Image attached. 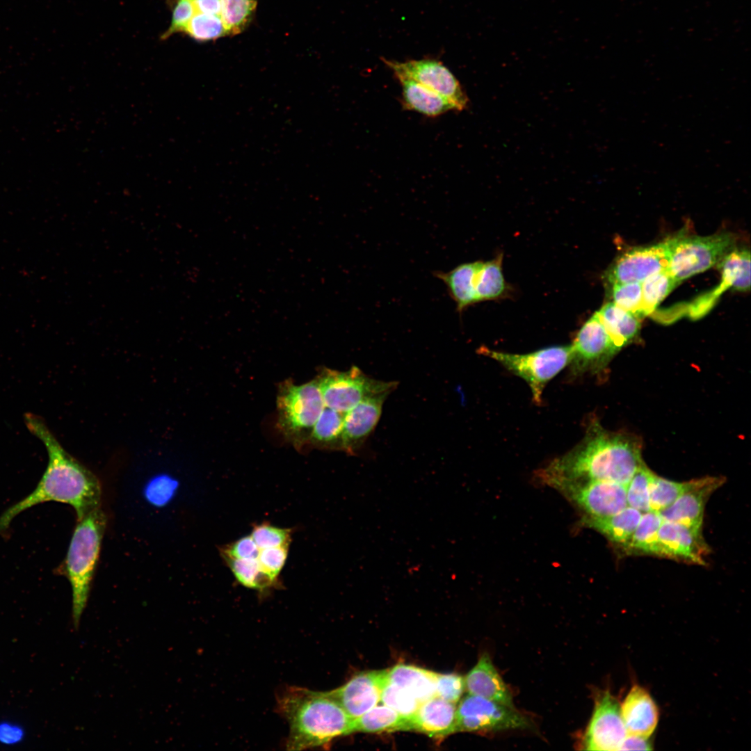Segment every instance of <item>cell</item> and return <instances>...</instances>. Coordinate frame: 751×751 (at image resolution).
Instances as JSON below:
<instances>
[{
	"mask_svg": "<svg viewBox=\"0 0 751 751\" xmlns=\"http://www.w3.org/2000/svg\"><path fill=\"white\" fill-rule=\"evenodd\" d=\"M502 256L482 262L475 279V290L478 301L500 298L506 290L501 269Z\"/></svg>",
	"mask_w": 751,
	"mask_h": 751,
	"instance_id": "cell-32",
	"label": "cell"
},
{
	"mask_svg": "<svg viewBox=\"0 0 751 751\" xmlns=\"http://www.w3.org/2000/svg\"><path fill=\"white\" fill-rule=\"evenodd\" d=\"M652 749L648 738L627 734L619 750H650Z\"/></svg>",
	"mask_w": 751,
	"mask_h": 751,
	"instance_id": "cell-46",
	"label": "cell"
},
{
	"mask_svg": "<svg viewBox=\"0 0 751 751\" xmlns=\"http://www.w3.org/2000/svg\"><path fill=\"white\" fill-rule=\"evenodd\" d=\"M380 702L410 720L421 704L410 693L388 679L382 688Z\"/></svg>",
	"mask_w": 751,
	"mask_h": 751,
	"instance_id": "cell-37",
	"label": "cell"
},
{
	"mask_svg": "<svg viewBox=\"0 0 751 751\" xmlns=\"http://www.w3.org/2000/svg\"><path fill=\"white\" fill-rule=\"evenodd\" d=\"M106 526V517L101 507L78 520L62 565V573L71 586L75 627L88 602Z\"/></svg>",
	"mask_w": 751,
	"mask_h": 751,
	"instance_id": "cell-4",
	"label": "cell"
},
{
	"mask_svg": "<svg viewBox=\"0 0 751 751\" xmlns=\"http://www.w3.org/2000/svg\"><path fill=\"white\" fill-rule=\"evenodd\" d=\"M400 730H410V720L383 704L376 705L360 717L353 719V733H379Z\"/></svg>",
	"mask_w": 751,
	"mask_h": 751,
	"instance_id": "cell-28",
	"label": "cell"
},
{
	"mask_svg": "<svg viewBox=\"0 0 751 751\" xmlns=\"http://www.w3.org/2000/svg\"><path fill=\"white\" fill-rule=\"evenodd\" d=\"M293 529L281 528L265 522L253 526L251 537L259 549L290 546Z\"/></svg>",
	"mask_w": 751,
	"mask_h": 751,
	"instance_id": "cell-40",
	"label": "cell"
},
{
	"mask_svg": "<svg viewBox=\"0 0 751 751\" xmlns=\"http://www.w3.org/2000/svg\"><path fill=\"white\" fill-rule=\"evenodd\" d=\"M316 379L325 405L344 414L366 398L391 393L398 385L370 378L357 366L346 371L325 368Z\"/></svg>",
	"mask_w": 751,
	"mask_h": 751,
	"instance_id": "cell-8",
	"label": "cell"
},
{
	"mask_svg": "<svg viewBox=\"0 0 751 751\" xmlns=\"http://www.w3.org/2000/svg\"><path fill=\"white\" fill-rule=\"evenodd\" d=\"M197 13L220 15V0H193Z\"/></svg>",
	"mask_w": 751,
	"mask_h": 751,
	"instance_id": "cell-47",
	"label": "cell"
},
{
	"mask_svg": "<svg viewBox=\"0 0 751 751\" xmlns=\"http://www.w3.org/2000/svg\"><path fill=\"white\" fill-rule=\"evenodd\" d=\"M642 514L641 512L627 506L620 512L606 517H583L581 523L598 531L612 543L622 547L624 549L629 542Z\"/></svg>",
	"mask_w": 751,
	"mask_h": 751,
	"instance_id": "cell-24",
	"label": "cell"
},
{
	"mask_svg": "<svg viewBox=\"0 0 751 751\" xmlns=\"http://www.w3.org/2000/svg\"><path fill=\"white\" fill-rule=\"evenodd\" d=\"M24 421L45 446L48 464L33 491L0 515V532L8 529L19 513L42 503L68 504L74 509L77 520L100 507L102 487L97 477L64 449L41 417L26 413Z\"/></svg>",
	"mask_w": 751,
	"mask_h": 751,
	"instance_id": "cell-1",
	"label": "cell"
},
{
	"mask_svg": "<svg viewBox=\"0 0 751 751\" xmlns=\"http://www.w3.org/2000/svg\"><path fill=\"white\" fill-rule=\"evenodd\" d=\"M709 552L702 531L663 520L658 532L655 556L704 565Z\"/></svg>",
	"mask_w": 751,
	"mask_h": 751,
	"instance_id": "cell-15",
	"label": "cell"
},
{
	"mask_svg": "<svg viewBox=\"0 0 751 751\" xmlns=\"http://www.w3.org/2000/svg\"><path fill=\"white\" fill-rule=\"evenodd\" d=\"M456 704L435 696L420 704L410 720V730L433 738L456 732Z\"/></svg>",
	"mask_w": 751,
	"mask_h": 751,
	"instance_id": "cell-20",
	"label": "cell"
},
{
	"mask_svg": "<svg viewBox=\"0 0 751 751\" xmlns=\"http://www.w3.org/2000/svg\"><path fill=\"white\" fill-rule=\"evenodd\" d=\"M277 406L278 426L296 446L309 443L325 405L316 379L302 385L286 380L280 385Z\"/></svg>",
	"mask_w": 751,
	"mask_h": 751,
	"instance_id": "cell-5",
	"label": "cell"
},
{
	"mask_svg": "<svg viewBox=\"0 0 751 751\" xmlns=\"http://www.w3.org/2000/svg\"><path fill=\"white\" fill-rule=\"evenodd\" d=\"M481 264L482 261L465 263L449 272L435 273V276L446 285L450 296L456 303L458 312L478 302L475 279Z\"/></svg>",
	"mask_w": 751,
	"mask_h": 751,
	"instance_id": "cell-26",
	"label": "cell"
},
{
	"mask_svg": "<svg viewBox=\"0 0 751 751\" xmlns=\"http://www.w3.org/2000/svg\"><path fill=\"white\" fill-rule=\"evenodd\" d=\"M344 414L325 406L312 429L309 443L318 448L344 451Z\"/></svg>",
	"mask_w": 751,
	"mask_h": 751,
	"instance_id": "cell-30",
	"label": "cell"
},
{
	"mask_svg": "<svg viewBox=\"0 0 751 751\" xmlns=\"http://www.w3.org/2000/svg\"><path fill=\"white\" fill-rule=\"evenodd\" d=\"M220 16L227 34H237L248 25L257 6L256 0H220Z\"/></svg>",
	"mask_w": 751,
	"mask_h": 751,
	"instance_id": "cell-35",
	"label": "cell"
},
{
	"mask_svg": "<svg viewBox=\"0 0 751 751\" xmlns=\"http://www.w3.org/2000/svg\"><path fill=\"white\" fill-rule=\"evenodd\" d=\"M184 32L200 42L216 40L227 34L220 15L200 13L193 15Z\"/></svg>",
	"mask_w": 751,
	"mask_h": 751,
	"instance_id": "cell-38",
	"label": "cell"
},
{
	"mask_svg": "<svg viewBox=\"0 0 751 751\" xmlns=\"http://www.w3.org/2000/svg\"><path fill=\"white\" fill-rule=\"evenodd\" d=\"M390 393L364 398L344 413V451L355 455L376 428L382 414L383 403Z\"/></svg>",
	"mask_w": 751,
	"mask_h": 751,
	"instance_id": "cell-18",
	"label": "cell"
},
{
	"mask_svg": "<svg viewBox=\"0 0 751 751\" xmlns=\"http://www.w3.org/2000/svg\"><path fill=\"white\" fill-rule=\"evenodd\" d=\"M289 546L275 547L259 549L257 559L263 569L269 576L279 580L289 555Z\"/></svg>",
	"mask_w": 751,
	"mask_h": 751,
	"instance_id": "cell-41",
	"label": "cell"
},
{
	"mask_svg": "<svg viewBox=\"0 0 751 751\" xmlns=\"http://www.w3.org/2000/svg\"><path fill=\"white\" fill-rule=\"evenodd\" d=\"M571 349L569 365L574 376L600 373L621 350L597 312L581 328Z\"/></svg>",
	"mask_w": 751,
	"mask_h": 751,
	"instance_id": "cell-11",
	"label": "cell"
},
{
	"mask_svg": "<svg viewBox=\"0 0 751 751\" xmlns=\"http://www.w3.org/2000/svg\"><path fill=\"white\" fill-rule=\"evenodd\" d=\"M695 479L677 482L654 474L649 488L650 510L659 512L673 503L694 485Z\"/></svg>",
	"mask_w": 751,
	"mask_h": 751,
	"instance_id": "cell-34",
	"label": "cell"
},
{
	"mask_svg": "<svg viewBox=\"0 0 751 751\" xmlns=\"http://www.w3.org/2000/svg\"><path fill=\"white\" fill-rule=\"evenodd\" d=\"M437 673L399 663L388 670V680L401 687L420 703L436 696Z\"/></svg>",
	"mask_w": 751,
	"mask_h": 751,
	"instance_id": "cell-25",
	"label": "cell"
},
{
	"mask_svg": "<svg viewBox=\"0 0 751 751\" xmlns=\"http://www.w3.org/2000/svg\"><path fill=\"white\" fill-rule=\"evenodd\" d=\"M396 76L413 79L451 102L456 111L468 106L469 99L454 74L440 61L435 59L410 60L405 62L382 58Z\"/></svg>",
	"mask_w": 751,
	"mask_h": 751,
	"instance_id": "cell-12",
	"label": "cell"
},
{
	"mask_svg": "<svg viewBox=\"0 0 751 751\" xmlns=\"http://www.w3.org/2000/svg\"><path fill=\"white\" fill-rule=\"evenodd\" d=\"M642 442L634 434L605 429L594 419L571 451L537 473L549 485L556 481H609L627 485L644 462Z\"/></svg>",
	"mask_w": 751,
	"mask_h": 751,
	"instance_id": "cell-2",
	"label": "cell"
},
{
	"mask_svg": "<svg viewBox=\"0 0 751 751\" xmlns=\"http://www.w3.org/2000/svg\"><path fill=\"white\" fill-rule=\"evenodd\" d=\"M483 353L524 379L530 387L533 401L539 405L546 384L569 364L572 349L571 346H558L514 354L484 348Z\"/></svg>",
	"mask_w": 751,
	"mask_h": 751,
	"instance_id": "cell-6",
	"label": "cell"
},
{
	"mask_svg": "<svg viewBox=\"0 0 751 751\" xmlns=\"http://www.w3.org/2000/svg\"><path fill=\"white\" fill-rule=\"evenodd\" d=\"M219 551L221 557L244 559L257 558L259 549L249 535L222 546Z\"/></svg>",
	"mask_w": 751,
	"mask_h": 751,
	"instance_id": "cell-44",
	"label": "cell"
},
{
	"mask_svg": "<svg viewBox=\"0 0 751 751\" xmlns=\"http://www.w3.org/2000/svg\"><path fill=\"white\" fill-rule=\"evenodd\" d=\"M724 483L722 477L706 476L695 479L694 485L669 507L659 512L663 520L681 524L702 531L704 512L712 493Z\"/></svg>",
	"mask_w": 751,
	"mask_h": 751,
	"instance_id": "cell-17",
	"label": "cell"
},
{
	"mask_svg": "<svg viewBox=\"0 0 751 751\" xmlns=\"http://www.w3.org/2000/svg\"><path fill=\"white\" fill-rule=\"evenodd\" d=\"M387 679L388 670L362 672L330 692L350 717L355 719L380 702Z\"/></svg>",
	"mask_w": 751,
	"mask_h": 751,
	"instance_id": "cell-16",
	"label": "cell"
},
{
	"mask_svg": "<svg viewBox=\"0 0 751 751\" xmlns=\"http://www.w3.org/2000/svg\"><path fill=\"white\" fill-rule=\"evenodd\" d=\"M627 735L620 704L609 691L599 694L583 737L586 750H619Z\"/></svg>",
	"mask_w": 751,
	"mask_h": 751,
	"instance_id": "cell-14",
	"label": "cell"
},
{
	"mask_svg": "<svg viewBox=\"0 0 751 751\" xmlns=\"http://www.w3.org/2000/svg\"><path fill=\"white\" fill-rule=\"evenodd\" d=\"M734 243V236L728 232L689 237L680 234L666 270L680 283L718 264Z\"/></svg>",
	"mask_w": 751,
	"mask_h": 751,
	"instance_id": "cell-7",
	"label": "cell"
},
{
	"mask_svg": "<svg viewBox=\"0 0 751 751\" xmlns=\"http://www.w3.org/2000/svg\"><path fill=\"white\" fill-rule=\"evenodd\" d=\"M236 581L241 586L266 593L279 588L281 583L261 568L257 558L235 559L222 557Z\"/></svg>",
	"mask_w": 751,
	"mask_h": 751,
	"instance_id": "cell-29",
	"label": "cell"
},
{
	"mask_svg": "<svg viewBox=\"0 0 751 751\" xmlns=\"http://www.w3.org/2000/svg\"><path fill=\"white\" fill-rule=\"evenodd\" d=\"M197 13L193 0H178L173 8L171 24L163 34L161 39H167L172 35L184 32L188 22Z\"/></svg>",
	"mask_w": 751,
	"mask_h": 751,
	"instance_id": "cell-43",
	"label": "cell"
},
{
	"mask_svg": "<svg viewBox=\"0 0 751 751\" xmlns=\"http://www.w3.org/2000/svg\"><path fill=\"white\" fill-rule=\"evenodd\" d=\"M276 708L289 724V750L323 747L353 733V719L330 691L289 686L278 695Z\"/></svg>",
	"mask_w": 751,
	"mask_h": 751,
	"instance_id": "cell-3",
	"label": "cell"
},
{
	"mask_svg": "<svg viewBox=\"0 0 751 751\" xmlns=\"http://www.w3.org/2000/svg\"><path fill=\"white\" fill-rule=\"evenodd\" d=\"M456 717V732H490L533 727L530 718L515 706L471 694L460 700Z\"/></svg>",
	"mask_w": 751,
	"mask_h": 751,
	"instance_id": "cell-9",
	"label": "cell"
},
{
	"mask_svg": "<svg viewBox=\"0 0 751 751\" xmlns=\"http://www.w3.org/2000/svg\"><path fill=\"white\" fill-rule=\"evenodd\" d=\"M581 509L586 517L602 518L625 508L626 485L609 481H556L549 485Z\"/></svg>",
	"mask_w": 751,
	"mask_h": 751,
	"instance_id": "cell-10",
	"label": "cell"
},
{
	"mask_svg": "<svg viewBox=\"0 0 751 751\" xmlns=\"http://www.w3.org/2000/svg\"><path fill=\"white\" fill-rule=\"evenodd\" d=\"M641 283L644 317L652 313L679 284L666 269L647 277Z\"/></svg>",
	"mask_w": 751,
	"mask_h": 751,
	"instance_id": "cell-33",
	"label": "cell"
},
{
	"mask_svg": "<svg viewBox=\"0 0 751 751\" xmlns=\"http://www.w3.org/2000/svg\"><path fill=\"white\" fill-rule=\"evenodd\" d=\"M722 274L720 284L713 291L707 299L713 303L727 289L732 288L738 291H747L750 289V252L749 250L733 249L728 252L718 265Z\"/></svg>",
	"mask_w": 751,
	"mask_h": 751,
	"instance_id": "cell-23",
	"label": "cell"
},
{
	"mask_svg": "<svg viewBox=\"0 0 751 751\" xmlns=\"http://www.w3.org/2000/svg\"><path fill=\"white\" fill-rule=\"evenodd\" d=\"M25 736L24 728L10 721L0 722V743L13 745L21 743Z\"/></svg>",
	"mask_w": 751,
	"mask_h": 751,
	"instance_id": "cell-45",
	"label": "cell"
},
{
	"mask_svg": "<svg viewBox=\"0 0 751 751\" xmlns=\"http://www.w3.org/2000/svg\"><path fill=\"white\" fill-rule=\"evenodd\" d=\"M611 285L613 302L640 319L644 318L641 282H620Z\"/></svg>",
	"mask_w": 751,
	"mask_h": 751,
	"instance_id": "cell-39",
	"label": "cell"
},
{
	"mask_svg": "<svg viewBox=\"0 0 751 751\" xmlns=\"http://www.w3.org/2000/svg\"><path fill=\"white\" fill-rule=\"evenodd\" d=\"M627 734L649 738L658 725V707L647 690L633 685L620 704Z\"/></svg>",
	"mask_w": 751,
	"mask_h": 751,
	"instance_id": "cell-19",
	"label": "cell"
},
{
	"mask_svg": "<svg viewBox=\"0 0 751 751\" xmlns=\"http://www.w3.org/2000/svg\"><path fill=\"white\" fill-rule=\"evenodd\" d=\"M402 88V104L406 110L428 117H437L455 109L446 98L422 85L403 76H396Z\"/></svg>",
	"mask_w": 751,
	"mask_h": 751,
	"instance_id": "cell-22",
	"label": "cell"
},
{
	"mask_svg": "<svg viewBox=\"0 0 751 751\" xmlns=\"http://www.w3.org/2000/svg\"><path fill=\"white\" fill-rule=\"evenodd\" d=\"M662 522L663 519L659 512L649 511L643 513L624 551L628 554L655 556L658 532Z\"/></svg>",
	"mask_w": 751,
	"mask_h": 751,
	"instance_id": "cell-31",
	"label": "cell"
},
{
	"mask_svg": "<svg viewBox=\"0 0 751 751\" xmlns=\"http://www.w3.org/2000/svg\"><path fill=\"white\" fill-rule=\"evenodd\" d=\"M679 234L652 245L637 247L624 252L607 270V281L610 284L642 282L647 277L665 270Z\"/></svg>",
	"mask_w": 751,
	"mask_h": 751,
	"instance_id": "cell-13",
	"label": "cell"
},
{
	"mask_svg": "<svg viewBox=\"0 0 751 751\" xmlns=\"http://www.w3.org/2000/svg\"><path fill=\"white\" fill-rule=\"evenodd\" d=\"M606 330L617 346L622 348L633 343L640 330V319L613 302L597 312Z\"/></svg>",
	"mask_w": 751,
	"mask_h": 751,
	"instance_id": "cell-27",
	"label": "cell"
},
{
	"mask_svg": "<svg viewBox=\"0 0 751 751\" xmlns=\"http://www.w3.org/2000/svg\"><path fill=\"white\" fill-rule=\"evenodd\" d=\"M465 690V679L455 673H437L436 696L457 704Z\"/></svg>",
	"mask_w": 751,
	"mask_h": 751,
	"instance_id": "cell-42",
	"label": "cell"
},
{
	"mask_svg": "<svg viewBox=\"0 0 751 751\" xmlns=\"http://www.w3.org/2000/svg\"><path fill=\"white\" fill-rule=\"evenodd\" d=\"M654 474L643 462L626 485L627 506L642 513L650 510L649 488Z\"/></svg>",
	"mask_w": 751,
	"mask_h": 751,
	"instance_id": "cell-36",
	"label": "cell"
},
{
	"mask_svg": "<svg viewBox=\"0 0 751 751\" xmlns=\"http://www.w3.org/2000/svg\"><path fill=\"white\" fill-rule=\"evenodd\" d=\"M464 679L468 694L514 706L512 693L487 653L481 656Z\"/></svg>",
	"mask_w": 751,
	"mask_h": 751,
	"instance_id": "cell-21",
	"label": "cell"
}]
</instances>
